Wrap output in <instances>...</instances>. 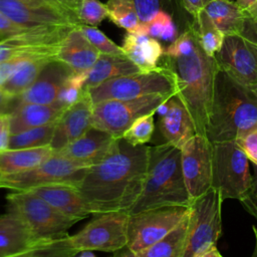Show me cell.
<instances>
[{"instance_id":"1","label":"cell","mask_w":257,"mask_h":257,"mask_svg":"<svg viewBox=\"0 0 257 257\" xmlns=\"http://www.w3.org/2000/svg\"><path fill=\"white\" fill-rule=\"evenodd\" d=\"M150 147L133 146L118 139L99 163L91 166L77 189L94 214L130 213L146 182Z\"/></svg>"},{"instance_id":"2","label":"cell","mask_w":257,"mask_h":257,"mask_svg":"<svg viewBox=\"0 0 257 257\" xmlns=\"http://www.w3.org/2000/svg\"><path fill=\"white\" fill-rule=\"evenodd\" d=\"M257 123V95L217 67L206 137L211 143L232 141Z\"/></svg>"},{"instance_id":"3","label":"cell","mask_w":257,"mask_h":257,"mask_svg":"<svg viewBox=\"0 0 257 257\" xmlns=\"http://www.w3.org/2000/svg\"><path fill=\"white\" fill-rule=\"evenodd\" d=\"M167 57V64L174 72L177 95L188 108L196 134L206 136L211 110L214 78L218 67L215 57L209 56L200 42L187 55Z\"/></svg>"},{"instance_id":"4","label":"cell","mask_w":257,"mask_h":257,"mask_svg":"<svg viewBox=\"0 0 257 257\" xmlns=\"http://www.w3.org/2000/svg\"><path fill=\"white\" fill-rule=\"evenodd\" d=\"M190 204L181 166V149L169 143L150 147L144 189L130 214L162 206Z\"/></svg>"},{"instance_id":"5","label":"cell","mask_w":257,"mask_h":257,"mask_svg":"<svg viewBox=\"0 0 257 257\" xmlns=\"http://www.w3.org/2000/svg\"><path fill=\"white\" fill-rule=\"evenodd\" d=\"M223 201L214 187L191 201L184 257H222L217 249V241L222 233Z\"/></svg>"},{"instance_id":"6","label":"cell","mask_w":257,"mask_h":257,"mask_svg":"<svg viewBox=\"0 0 257 257\" xmlns=\"http://www.w3.org/2000/svg\"><path fill=\"white\" fill-rule=\"evenodd\" d=\"M87 90L94 104L107 99H133L153 94H176L177 82L173 70L168 65H164L150 71L116 76Z\"/></svg>"},{"instance_id":"7","label":"cell","mask_w":257,"mask_h":257,"mask_svg":"<svg viewBox=\"0 0 257 257\" xmlns=\"http://www.w3.org/2000/svg\"><path fill=\"white\" fill-rule=\"evenodd\" d=\"M7 209L19 216L40 240L58 239L68 235V230L78 222L57 211L36 194L13 191L6 196Z\"/></svg>"},{"instance_id":"8","label":"cell","mask_w":257,"mask_h":257,"mask_svg":"<svg viewBox=\"0 0 257 257\" xmlns=\"http://www.w3.org/2000/svg\"><path fill=\"white\" fill-rule=\"evenodd\" d=\"M189 212L190 206L170 205L130 214L126 252L121 255L136 257L176 227Z\"/></svg>"},{"instance_id":"9","label":"cell","mask_w":257,"mask_h":257,"mask_svg":"<svg viewBox=\"0 0 257 257\" xmlns=\"http://www.w3.org/2000/svg\"><path fill=\"white\" fill-rule=\"evenodd\" d=\"M212 144V187L220 192L223 200H239L252 184L250 161L235 140Z\"/></svg>"},{"instance_id":"10","label":"cell","mask_w":257,"mask_h":257,"mask_svg":"<svg viewBox=\"0 0 257 257\" xmlns=\"http://www.w3.org/2000/svg\"><path fill=\"white\" fill-rule=\"evenodd\" d=\"M75 25H44L29 28L0 40V62L15 59H56L59 47Z\"/></svg>"},{"instance_id":"11","label":"cell","mask_w":257,"mask_h":257,"mask_svg":"<svg viewBox=\"0 0 257 257\" xmlns=\"http://www.w3.org/2000/svg\"><path fill=\"white\" fill-rule=\"evenodd\" d=\"M90 166L53 154L38 166L0 178V188L23 191L35 187L63 184L78 187Z\"/></svg>"},{"instance_id":"12","label":"cell","mask_w":257,"mask_h":257,"mask_svg":"<svg viewBox=\"0 0 257 257\" xmlns=\"http://www.w3.org/2000/svg\"><path fill=\"white\" fill-rule=\"evenodd\" d=\"M174 94H153L133 99H107L93 104L92 126L116 139L140 116L156 111L158 106Z\"/></svg>"},{"instance_id":"13","label":"cell","mask_w":257,"mask_h":257,"mask_svg":"<svg viewBox=\"0 0 257 257\" xmlns=\"http://www.w3.org/2000/svg\"><path fill=\"white\" fill-rule=\"evenodd\" d=\"M128 218L130 213L125 211L100 213L78 233L69 236L70 242L78 252L122 250L127 244Z\"/></svg>"},{"instance_id":"14","label":"cell","mask_w":257,"mask_h":257,"mask_svg":"<svg viewBox=\"0 0 257 257\" xmlns=\"http://www.w3.org/2000/svg\"><path fill=\"white\" fill-rule=\"evenodd\" d=\"M181 166L191 201L212 187L213 144L195 135L181 148Z\"/></svg>"},{"instance_id":"15","label":"cell","mask_w":257,"mask_h":257,"mask_svg":"<svg viewBox=\"0 0 257 257\" xmlns=\"http://www.w3.org/2000/svg\"><path fill=\"white\" fill-rule=\"evenodd\" d=\"M214 57L219 67L237 81L251 88L257 85V44L240 34L226 35Z\"/></svg>"},{"instance_id":"16","label":"cell","mask_w":257,"mask_h":257,"mask_svg":"<svg viewBox=\"0 0 257 257\" xmlns=\"http://www.w3.org/2000/svg\"><path fill=\"white\" fill-rule=\"evenodd\" d=\"M93 102L87 89H83L80 97L69 105L56 121L50 146L58 151L79 138L92 126Z\"/></svg>"},{"instance_id":"17","label":"cell","mask_w":257,"mask_h":257,"mask_svg":"<svg viewBox=\"0 0 257 257\" xmlns=\"http://www.w3.org/2000/svg\"><path fill=\"white\" fill-rule=\"evenodd\" d=\"M72 73V70L62 62L56 59L49 61L33 83L14 98L16 104L56 102L61 88Z\"/></svg>"},{"instance_id":"18","label":"cell","mask_w":257,"mask_h":257,"mask_svg":"<svg viewBox=\"0 0 257 257\" xmlns=\"http://www.w3.org/2000/svg\"><path fill=\"white\" fill-rule=\"evenodd\" d=\"M117 140L110 134L91 126L79 138L54 153L91 167L108 155Z\"/></svg>"},{"instance_id":"19","label":"cell","mask_w":257,"mask_h":257,"mask_svg":"<svg viewBox=\"0 0 257 257\" xmlns=\"http://www.w3.org/2000/svg\"><path fill=\"white\" fill-rule=\"evenodd\" d=\"M28 191L41 197L67 217L80 221L90 214L93 215L91 207L83 199L75 186L55 184L31 188Z\"/></svg>"},{"instance_id":"20","label":"cell","mask_w":257,"mask_h":257,"mask_svg":"<svg viewBox=\"0 0 257 257\" xmlns=\"http://www.w3.org/2000/svg\"><path fill=\"white\" fill-rule=\"evenodd\" d=\"M99 54V51L89 42L79 26L75 25L63 39L56 60L68 66L73 73H82L91 68Z\"/></svg>"},{"instance_id":"21","label":"cell","mask_w":257,"mask_h":257,"mask_svg":"<svg viewBox=\"0 0 257 257\" xmlns=\"http://www.w3.org/2000/svg\"><path fill=\"white\" fill-rule=\"evenodd\" d=\"M167 103V111L160 117V132L166 143L181 149L193 136L197 135L194 121L177 94L171 96Z\"/></svg>"},{"instance_id":"22","label":"cell","mask_w":257,"mask_h":257,"mask_svg":"<svg viewBox=\"0 0 257 257\" xmlns=\"http://www.w3.org/2000/svg\"><path fill=\"white\" fill-rule=\"evenodd\" d=\"M39 240L14 212L0 215V257H24Z\"/></svg>"},{"instance_id":"23","label":"cell","mask_w":257,"mask_h":257,"mask_svg":"<svg viewBox=\"0 0 257 257\" xmlns=\"http://www.w3.org/2000/svg\"><path fill=\"white\" fill-rule=\"evenodd\" d=\"M0 12L15 23L33 28L44 25H78L71 18L51 10L34 8L20 0H0Z\"/></svg>"},{"instance_id":"24","label":"cell","mask_w":257,"mask_h":257,"mask_svg":"<svg viewBox=\"0 0 257 257\" xmlns=\"http://www.w3.org/2000/svg\"><path fill=\"white\" fill-rule=\"evenodd\" d=\"M68 106L59 101L49 104L42 103H18L10 112L11 135L18 134L25 130L40 126L57 120Z\"/></svg>"},{"instance_id":"25","label":"cell","mask_w":257,"mask_h":257,"mask_svg":"<svg viewBox=\"0 0 257 257\" xmlns=\"http://www.w3.org/2000/svg\"><path fill=\"white\" fill-rule=\"evenodd\" d=\"M121 48L141 71L156 69L165 51L157 38L132 32H126Z\"/></svg>"},{"instance_id":"26","label":"cell","mask_w":257,"mask_h":257,"mask_svg":"<svg viewBox=\"0 0 257 257\" xmlns=\"http://www.w3.org/2000/svg\"><path fill=\"white\" fill-rule=\"evenodd\" d=\"M54 154L50 145L26 148L8 149L0 152V178L30 170L46 161Z\"/></svg>"},{"instance_id":"27","label":"cell","mask_w":257,"mask_h":257,"mask_svg":"<svg viewBox=\"0 0 257 257\" xmlns=\"http://www.w3.org/2000/svg\"><path fill=\"white\" fill-rule=\"evenodd\" d=\"M141 69L125 55L99 54L87 71L83 89H89L110 78L139 72Z\"/></svg>"},{"instance_id":"28","label":"cell","mask_w":257,"mask_h":257,"mask_svg":"<svg viewBox=\"0 0 257 257\" xmlns=\"http://www.w3.org/2000/svg\"><path fill=\"white\" fill-rule=\"evenodd\" d=\"M188 230L189 214L163 238L139 252L136 257H184L188 241Z\"/></svg>"},{"instance_id":"29","label":"cell","mask_w":257,"mask_h":257,"mask_svg":"<svg viewBox=\"0 0 257 257\" xmlns=\"http://www.w3.org/2000/svg\"><path fill=\"white\" fill-rule=\"evenodd\" d=\"M214 24L226 35L240 34L245 15L231 0H212L204 8Z\"/></svg>"},{"instance_id":"30","label":"cell","mask_w":257,"mask_h":257,"mask_svg":"<svg viewBox=\"0 0 257 257\" xmlns=\"http://www.w3.org/2000/svg\"><path fill=\"white\" fill-rule=\"evenodd\" d=\"M17 65L9 77L0 85L14 97L20 95L37 78L44 66L51 60L49 58L15 59ZM55 60V59H54Z\"/></svg>"},{"instance_id":"31","label":"cell","mask_w":257,"mask_h":257,"mask_svg":"<svg viewBox=\"0 0 257 257\" xmlns=\"http://www.w3.org/2000/svg\"><path fill=\"white\" fill-rule=\"evenodd\" d=\"M194 19V25L202 48L209 56L214 57L222 47L225 34L214 24L204 10Z\"/></svg>"},{"instance_id":"32","label":"cell","mask_w":257,"mask_h":257,"mask_svg":"<svg viewBox=\"0 0 257 257\" xmlns=\"http://www.w3.org/2000/svg\"><path fill=\"white\" fill-rule=\"evenodd\" d=\"M56 121L57 120L11 135L9 149H26L50 145Z\"/></svg>"},{"instance_id":"33","label":"cell","mask_w":257,"mask_h":257,"mask_svg":"<svg viewBox=\"0 0 257 257\" xmlns=\"http://www.w3.org/2000/svg\"><path fill=\"white\" fill-rule=\"evenodd\" d=\"M107 17L126 32H133L141 23L134 0H106Z\"/></svg>"},{"instance_id":"34","label":"cell","mask_w":257,"mask_h":257,"mask_svg":"<svg viewBox=\"0 0 257 257\" xmlns=\"http://www.w3.org/2000/svg\"><path fill=\"white\" fill-rule=\"evenodd\" d=\"M77 253L67 235L58 239L39 240L25 253L24 257H71L76 256Z\"/></svg>"},{"instance_id":"35","label":"cell","mask_w":257,"mask_h":257,"mask_svg":"<svg viewBox=\"0 0 257 257\" xmlns=\"http://www.w3.org/2000/svg\"><path fill=\"white\" fill-rule=\"evenodd\" d=\"M155 113L156 111H152L137 118L122 134L121 139L133 146H140L149 143L155 131Z\"/></svg>"},{"instance_id":"36","label":"cell","mask_w":257,"mask_h":257,"mask_svg":"<svg viewBox=\"0 0 257 257\" xmlns=\"http://www.w3.org/2000/svg\"><path fill=\"white\" fill-rule=\"evenodd\" d=\"M147 35L162 39L165 41H173L177 38V28L172 16L165 10L159 11L150 21L144 23Z\"/></svg>"},{"instance_id":"37","label":"cell","mask_w":257,"mask_h":257,"mask_svg":"<svg viewBox=\"0 0 257 257\" xmlns=\"http://www.w3.org/2000/svg\"><path fill=\"white\" fill-rule=\"evenodd\" d=\"M78 26L89 40V42L99 51V53L110 55H125L121 46L116 45L103 32L97 29L96 26H90L82 23L78 24Z\"/></svg>"},{"instance_id":"38","label":"cell","mask_w":257,"mask_h":257,"mask_svg":"<svg viewBox=\"0 0 257 257\" xmlns=\"http://www.w3.org/2000/svg\"><path fill=\"white\" fill-rule=\"evenodd\" d=\"M106 17V6L99 0H84L78 11L79 24L97 26Z\"/></svg>"},{"instance_id":"39","label":"cell","mask_w":257,"mask_h":257,"mask_svg":"<svg viewBox=\"0 0 257 257\" xmlns=\"http://www.w3.org/2000/svg\"><path fill=\"white\" fill-rule=\"evenodd\" d=\"M235 142L245 153L249 161L257 165V123L240 133L236 137Z\"/></svg>"},{"instance_id":"40","label":"cell","mask_w":257,"mask_h":257,"mask_svg":"<svg viewBox=\"0 0 257 257\" xmlns=\"http://www.w3.org/2000/svg\"><path fill=\"white\" fill-rule=\"evenodd\" d=\"M141 22L150 21L159 11L164 10L167 0H134Z\"/></svg>"},{"instance_id":"41","label":"cell","mask_w":257,"mask_h":257,"mask_svg":"<svg viewBox=\"0 0 257 257\" xmlns=\"http://www.w3.org/2000/svg\"><path fill=\"white\" fill-rule=\"evenodd\" d=\"M253 180L249 189L239 198L244 209L257 219V165L253 164Z\"/></svg>"},{"instance_id":"42","label":"cell","mask_w":257,"mask_h":257,"mask_svg":"<svg viewBox=\"0 0 257 257\" xmlns=\"http://www.w3.org/2000/svg\"><path fill=\"white\" fill-rule=\"evenodd\" d=\"M20 1H22L25 4H27L31 7H34V8H41V9H46V10H51V11L61 13L65 16L71 18L77 24H79V22L75 18V16L72 15L66 8H64L57 0H20Z\"/></svg>"},{"instance_id":"43","label":"cell","mask_w":257,"mask_h":257,"mask_svg":"<svg viewBox=\"0 0 257 257\" xmlns=\"http://www.w3.org/2000/svg\"><path fill=\"white\" fill-rule=\"evenodd\" d=\"M29 28L23 27L11 19H9L7 16H5L3 13L0 12V38H6L18 33H21Z\"/></svg>"},{"instance_id":"44","label":"cell","mask_w":257,"mask_h":257,"mask_svg":"<svg viewBox=\"0 0 257 257\" xmlns=\"http://www.w3.org/2000/svg\"><path fill=\"white\" fill-rule=\"evenodd\" d=\"M10 137V115L6 112L0 115V152L9 149Z\"/></svg>"},{"instance_id":"45","label":"cell","mask_w":257,"mask_h":257,"mask_svg":"<svg viewBox=\"0 0 257 257\" xmlns=\"http://www.w3.org/2000/svg\"><path fill=\"white\" fill-rule=\"evenodd\" d=\"M240 35L245 39L257 44V15L245 17Z\"/></svg>"},{"instance_id":"46","label":"cell","mask_w":257,"mask_h":257,"mask_svg":"<svg viewBox=\"0 0 257 257\" xmlns=\"http://www.w3.org/2000/svg\"><path fill=\"white\" fill-rule=\"evenodd\" d=\"M184 9L196 18L198 14L204 10V8L209 4L212 0H180Z\"/></svg>"},{"instance_id":"47","label":"cell","mask_w":257,"mask_h":257,"mask_svg":"<svg viewBox=\"0 0 257 257\" xmlns=\"http://www.w3.org/2000/svg\"><path fill=\"white\" fill-rule=\"evenodd\" d=\"M245 17H252L257 15V0H236Z\"/></svg>"},{"instance_id":"48","label":"cell","mask_w":257,"mask_h":257,"mask_svg":"<svg viewBox=\"0 0 257 257\" xmlns=\"http://www.w3.org/2000/svg\"><path fill=\"white\" fill-rule=\"evenodd\" d=\"M14 98L15 97L13 95H11L0 86V115L6 112H10Z\"/></svg>"},{"instance_id":"49","label":"cell","mask_w":257,"mask_h":257,"mask_svg":"<svg viewBox=\"0 0 257 257\" xmlns=\"http://www.w3.org/2000/svg\"><path fill=\"white\" fill-rule=\"evenodd\" d=\"M64 8H66L78 20V11L84 0H57ZM79 22V21H78Z\"/></svg>"},{"instance_id":"50","label":"cell","mask_w":257,"mask_h":257,"mask_svg":"<svg viewBox=\"0 0 257 257\" xmlns=\"http://www.w3.org/2000/svg\"><path fill=\"white\" fill-rule=\"evenodd\" d=\"M253 231H254V235H255V248H254V252L252 254L253 257H257V227L253 226L252 227Z\"/></svg>"},{"instance_id":"51","label":"cell","mask_w":257,"mask_h":257,"mask_svg":"<svg viewBox=\"0 0 257 257\" xmlns=\"http://www.w3.org/2000/svg\"><path fill=\"white\" fill-rule=\"evenodd\" d=\"M253 89H254V91H255V93H256V95H257V85H256Z\"/></svg>"},{"instance_id":"52","label":"cell","mask_w":257,"mask_h":257,"mask_svg":"<svg viewBox=\"0 0 257 257\" xmlns=\"http://www.w3.org/2000/svg\"><path fill=\"white\" fill-rule=\"evenodd\" d=\"M0 40H1V38H0Z\"/></svg>"}]
</instances>
